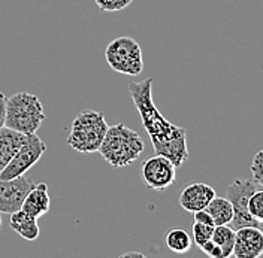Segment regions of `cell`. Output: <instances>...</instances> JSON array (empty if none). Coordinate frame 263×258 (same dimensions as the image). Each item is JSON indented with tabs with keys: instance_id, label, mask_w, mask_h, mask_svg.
Here are the masks:
<instances>
[{
	"instance_id": "cell-1",
	"label": "cell",
	"mask_w": 263,
	"mask_h": 258,
	"mask_svg": "<svg viewBox=\"0 0 263 258\" xmlns=\"http://www.w3.org/2000/svg\"><path fill=\"white\" fill-rule=\"evenodd\" d=\"M127 90L154 148V152L169 158L177 169L181 167L189 158L187 131L167 121L154 105L153 80L145 78L144 81L130 82Z\"/></svg>"
},
{
	"instance_id": "cell-2",
	"label": "cell",
	"mask_w": 263,
	"mask_h": 258,
	"mask_svg": "<svg viewBox=\"0 0 263 258\" xmlns=\"http://www.w3.org/2000/svg\"><path fill=\"white\" fill-rule=\"evenodd\" d=\"M144 149L145 142L141 134L120 123L108 127L98 152L109 166L120 169L139 160Z\"/></svg>"
},
{
	"instance_id": "cell-3",
	"label": "cell",
	"mask_w": 263,
	"mask_h": 258,
	"mask_svg": "<svg viewBox=\"0 0 263 258\" xmlns=\"http://www.w3.org/2000/svg\"><path fill=\"white\" fill-rule=\"evenodd\" d=\"M108 127L103 113L95 109H84L73 118L66 142L73 151L81 154L98 152Z\"/></svg>"
},
{
	"instance_id": "cell-4",
	"label": "cell",
	"mask_w": 263,
	"mask_h": 258,
	"mask_svg": "<svg viewBox=\"0 0 263 258\" xmlns=\"http://www.w3.org/2000/svg\"><path fill=\"white\" fill-rule=\"evenodd\" d=\"M45 121V112L41 98L27 93L18 91L6 98L5 126L23 134L36 133Z\"/></svg>"
},
{
	"instance_id": "cell-5",
	"label": "cell",
	"mask_w": 263,
	"mask_h": 258,
	"mask_svg": "<svg viewBox=\"0 0 263 258\" xmlns=\"http://www.w3.org/2000/svg\"><path fill=\"white\" fill-rule=\"evenodd\" d=\"M105 58L109 67L123 75L138 76L144 70V55L139 44L129 36H120L108 44Z\"/></svg>"
},
{
	"instance_id": "cell-6",
	"label": "cell",
	"mask_w": 263,
	"mask_h": 258,
	"mask_svg": "<svg viewBox=\"0 0 263 258\" xmlns=\"http://www.w3.org/2000/svg\"><path fill=\"white\" fill-rule=\"evenodd\" d=\"M45 151H47L45 142L36 133L26 134L23 145L20 146V149L16 151L12 160L8 163V166L0 172V177L12 179L24 175L30 167L41 160Z\"/></svg>"
},
{
	"instance_id": "cell-7",
	"label": "cell",
	"mask_w": 263,
	"mask_h": 258,
	"mask_svg": "<svg viewBox=\"0 0 263 258\" xmlns=\"http://www.w3.org/2000/svg\"><path fill=\"white\" fill-rule=\"evenodd\" d=\"M256 188L257 185L250 179H235L228 185L226 197L233 206V218L229 226L233 230H238L241 227H259V224L250 216L247 209L248 199Z\"/></svg>"
},
{
	"instance_id": "cell-8",
	"label": "cell",
	"mask_w": 263,
	"mask_h": 258,
	"mask_svg": "<svg viewBox=\"0 0 263 258\" xmlns=\"http://www.w3.org/2000/svg\"><path fill=\"white\" fill-rule=\"evenodd\" d=\"M142 179L149 190L164 191L177 181L175 164L163 155H154L142 164Z\"/></svg>"
},
{
	"instance_id": "cell-9",
	"label": "cell",
	"mask_w": 263,
	"mask_h": 258,
	"mask_svg": "<svg viewBox=\"0 0 263 258\" xmlns=\"http://www.w3.org/2000/svg\"><path fill=\"white\" fill-rule=\"evenodd\" d=\"M33 187L34 184L24 175L12 179L0 177V213H12L21 209L26 195Z\"/></svg>"
},
{
	"instance_id": "cell-10",
	"label": "cell",
	"mask_w": 263,
	"mask_h": 258,
	"mask_svg": "<svg viewBox=\"0 0 263 258\" xmlns=\"http://www.w3.org/2000/svg\"><path fill=\"white\" fill-rule=\"evenodd\" d=\"M235 258H259L263 255V230L259 227H241L235 230Z\"/></svg>"
},
{
	"instance_id": "cell-11",
	"label": "cell",
	"mask_w": 263,
	"mask_h": 258,
	"mask_svg": "<svg viewBox=\"0 0 263 258\" xmlns=\"http://www.w3.org/2000/svg\"><path fill=\"white\" fill-rule=\"evenodd\" d=\"M215 190L203 182H195L187 185L180 194L181 208L187 212H196L205 209L208 203L215 197Z\"/></svg>"
},
{
	"instance_id": "cell-12",
	"label": "cell",
	"mask_w": 263,
	"mask_h": 258,
	"mask_svg": "<svg viewBox=\"0 0 263 258\" xmlns=\"http://www.w3.org/2000/svg\"><path fill=\"white\" fill-rule=\"evenodd\" d=\"M49 205H51V199L48 194V185L45 182H41V184H34V187L27 193L21 205V209L34 218H41L45 213H48Z\"/></svg>"
},
{
	"instance_id": "cell-13",
	"label": "cell",
	"mask_w": 263,
	"mask_h": 258,
	"mask_svg": "<svg viewBox=\"0 0 263 258\" xmlns=\"http://www.w3.org/2000/svg\"><path fill=\"white\" fill-rule=\"evenodd\" d=\"M26 134L3 126L0 129V172L12 160L15 152L23 145Z\"/></svg>"
},
{
	"instance_id": "cell-14",
	"label": "cell",
	"mask_w": 263,
	"mask_h": 258,
	"mask_svg": "<svg viewBox=\"0 0 263 258\" xmlns=\"http://www.w3.org/2000/svg\"><path fill=\"white\" fill-rule=\"evenodd\" d=\"M11 215L9 220V226L11 228L16 231L23 239L26 241H36L39 237V224H37V218H34L32 215H29L27 212L23 209H18Z\"/></svg>"
},
{
	"instance_id": "cell-15",
	"label": "cell",
	"mask_w": 263,
	"mask_h": 258,
	"mask_svg": "<svg viewBox=\"0 0 263 258\" xmlns=\"http://www.w3.org/2000/svg\"><path fill=\"white\" fill-rule=\"evenodd\" d=\"M211 215L214 226H228L233 218V206L228 197H214L205 208Z\"/></svg>"
},
{
	"instance_id": "cell-16",
	"label": "cell",
	"mask_w": 263,
	"mask_h": 258,
	"mask_svg": "<svg viewBox=\"0 0 263 258\" xmlns=\"http://www.w3.org/2000/svg\"><path fill=\"white\" fill-rule=\"evenodd\" d=\"M213 241L217 246H220L223 258L232 257L233 252V245H235V230L228 224V226H215L214 227Z\"/></svg>"
},
{
	"instance_id": "cell-17",
	"label": "cell",
	"mask_w": 263,
	"mask_h": 258,
	"mask_svg": "<svg viewBox=\"0 0 263 258\" xmlns=\"http://www.w3.org/2000/svg\"><path fill=\"white\" fill-rule=\"evenodd\" d=\"M166 245L175 254H187L192 248V237L182 228H172L166 234Z\"/></svg>"
},
{
	"instance_id": "cell-18",
	"label": "cell",
	"mask_w": 263,
	"mask_h": 258,
	"mask_svg": "<svg viewBox=\"0 0 263 258\" xmlns=\"http://www.w3.org/2000/svg\"><path fill=\"white\" fill-rule=\"evenodd\" d=\"M247 209L250 216L259 224V228L263 230V188L260 190H254L250 199H248V205H247Z\"/></svg>"
},
{
	"instance_id": "cell-19",
	"label": "cell",
	"mask_w": 263,
	"mask_h": 258,
	"mask_svg": "<svg viewBox=\"0 0 263 258\" xmlns=\"http://www.w3.org/2000/svg\"><path fill=\"white\" fill-rule=\"evenodd\" d=\"M250 172H251L253 182L257 187L263 188V148L254 154L251 164H250Z\"/></svg>"
},
{
	"instance_id": "cell-20",
	"label": "cell",
	"mask_w": 263,
	"mask_h": 258,
	"mask_svg": "<svg viewBox=\"0 0 263 258\" xmlns=\"http://www.w3.org/2000/svg\"><path fill=\"white\" fill-rule=\"evenodd\" d=\"M214 227L215 226H208V224H202V223H193L192 227V234H193V241L196 243L197 246H200L202 243H205L206 241L211 239L214 231Z\"/></svg>"
},
{
	"instance_id": "cell-21",
	"label": "cell",
	"mask_w": 263,
	"mask_h": 258,
	"mask_svg": "<svg viewBox=\"0 0 263 258\" xmlns=\"http://www.w3.org/2000/svg\"><path fill=\"white\" fill-rule=\"evenodd\" d=\"M95 2L102 12H117L126 9L133 0H95Z\"/></svg>"
},
{
	"instance_id": "cell-22",
	"label": "cell",
	"mask_w": 263,
	"mask_h": 258,
	"mask_svg": "<svg viewBox=\"0 0 263 258\" xmlns=\"http://www.w3.org/2000/svg\"><path fill=\"white\" fill-rule=\"evenodd\" d=\"M199 248H200V251H202L205 255H208L210 258H223V254H221L220 246H217L211 239L206 241L205 243H202Z\"/></svg>"
},
{
	"instance_id": "cell-23",
	"label": "cell",
	"mask_w": 263,
	"mask_h": 258,
	"mask_svg": "<svg viewBox=\"0 0 263 258\" xmlns=\"http://www.w3.org/2000/svg\"><path fill=\"white\" fill-rule=\"evenodd\" d=\"M193 213H195V221L202 223V224H208V226H214L213 218H211V215L208 213V210L206 209L196 210V212H193Z\"/></svg>"
},
{
	"instance_id": "cell-24",
	"label": "cell",
	"mask_w": 263,
	"mask_h": 258,
	"mask_svg": "<svg viewBox=\"0 0 263 258\" xmlns=\"http://www.w3.org/2000/svg\"><path fill=\"white\" fill-rule=\"evenodd\" d=\"M5 116H6V96L0 91V129L5 126Z\"/></svg>"
},
{
	"instance_id": "cell-25",
	"label": "cell",
	"mask_w": 263,
	"mask_h": 258,
	"mask_svg": "<svg viewBox=\"0 0 263 258\" xmlns=\"http://www.w3.org/2000/svg\"><path fill=\"white\" fill-rule=\"evenodd\" d=\"M0 228H2V218H0Z\"/></svg>"
}]
</instances>
